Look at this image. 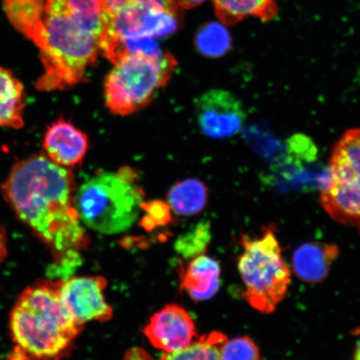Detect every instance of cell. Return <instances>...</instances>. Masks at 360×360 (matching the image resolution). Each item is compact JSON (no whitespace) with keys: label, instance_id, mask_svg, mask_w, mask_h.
Instances as JSON below:
<instances>
[{"label":"cell","instance_id":"1","mask_svg":"<svg viewBox=\"0 0 360 360\" xmlns=\"http://www.w3.org/2000/svg\"><path fill=\"white\" fill-rule=\"evenodd\" d=\"M74 188L73 173L41 154L18 162L1 186L18 217L51 250L60 273L75 266L87 244Z\"/></svg>","mask_w":360,"mask_h":360},{"label":"cell","instance_id":"2","mask_svg":"<svg viewBox=\"0 0 360 360\" xmlns=\"http://www.w3.org/2000/svg\"><path fill=\"white\" fill-rule=\"evenodd\" d=\"M106 0H45L43 34L39 49L43 75L36 82L39 91L75 86L101 52L105 34Z\"/></svg>","mask_w":360,"mask_h":360},{"label":"cell","instance_id":"3","mask_svg":"<svg viewBox=\"0 0 360 360\" xmlns=\"http://www.w3.org/2000/svg\"><path fill=\"white\" fill-rule=\"evenodd\" d=\"M84 326L63 301L58 281H42L22 291L10 317L13 349L7 360H62Z\"/></svg>","mask_w":360,"mask_h":360},{"label":"cell","instance_id":"4","mask_svg":"<svg viewBox=\"0 0 360 360\" xmlns=\"http://www.w3.org/2000/svg\"><path fill=\"white\" fill-rule=\"evenodd\" d=\"M143 193L134 182L133 171L101 173L84 182L75 196L80 221L94 231L116 235L136 222Z\"/></svg>","mask_w":360,"mask_h":360},{"label":"cell","instance_id":"5","mask_svg":"<svg viewBox=\"0 0 360 360\" xmlns=\"http://www.w3.org/2000/svg\"><path fill=\"white\" fill-rule=\"evenodd\" d=\"M243 252L238 269L252 308L261 314L276 311L285 300L291 282V270L283 257L274 224L262 228L260 236L242 235Z\"/></svg>","mask_w":360,"mask_h":360},{"label":"cell","instance_id":"6","mask_svg":"<svg viewBox=\"0 0 360 360\" xmlns=\"http://www.w3.org/2000/svg\"><path fill=\"white\" fill-rule=\"evenodd\" d=\"M114 65L103 85L105 105L112 114L129 115L154 101L172 77L177 62L167 53L159 56L131 53Z\"/></svg>","mask_w":360,"mask_h":360},{"label":"cell","instance_id":"7","mask_svg":"<svg viewBox=\"0 0 360 360\" xmlns=\"http://www.w3.org/2000/svg\"><path fill=\"white\" fill-rule=\"evenodd\" d=\"M321 202L335 221L360 231V127L349 129L333 148Z\"/></svg>","mask_w":360,"mask_h":360},{"label":"cell","instance_id":"8","mask_svg":"<svg viewBox=\"0 0 360 360\" xmlns=\"http://www.w3.org/2000/svg\"><path fill=\"white\" fill-rule=\"evenodd\" d=\"M195 112L202 132L213 139L233 136L240 131L246 120L240 101L219 89L201 94L195 103Z\"/></svg>","mask_w":360,"mask_h":360},{"label":"cell","instance_id":"9","mask_svg":"<svg viewBox=\"0 0 360 360\" xmlns=\"http://www.w3.org/2000/svg\"><path fill=\"white\" fill-rule=\"evenodd\" d=\"M106 285L105 278L101 276L58 281L61 298L79 326L90 321L105 322L112 317L111 306L103 295Z\"/></svg>","mask_w":360,"mask_h":360},{"label":"cell","instance_id":"10","mask_svg":"<svg viewBox=\"0 0 360 360\" xmlns=\"http://www.w3.org/2000/svg\"><path fill=\"white\" fill-rule=\"evenodd\" d=\"M143 334L156 349L166 354L187 348L198 338L191 315L176 304L165 306L153 315Z\"/></svg>","mask_w":360,"mask_h":360},{"label":"cell","instance_id":"11","mask_svg":"<svg viewBox=\"0 0 360 360\" xmlns=\"http://www.w3.org/2000/svg\"><path fill=\"white\" fill-rule=\"evenodd\" d=\"M43 147L53 163L63 167H74L82 162L89 148L87 135L69 121L58 120L44 134Z\"/></svg>","mask_w":360,"mask_h":360},{"label":"cell","instance_id":"12","mask_svg":"<svg viewBox=\"0 0 360 360\" xmlns=\"http://www.w3.org/2000/svg\"><path fill=\"white\" fill-rule=\"evenodd\" d=\"M335 245L309 242L297 248L292 258V268L297 277L306 283H318L326 280L333 263L339 258Z\"/></svg>","mask_w":360,"mask_h":360},{"label":"cell","instance_id":"13","mask_svg":"<svg viewBox=\"0 0 360 360\" xmlns=\"http://www.w3.org/2000/svg\"><path fill=\"white\" fill-rule=\"evenodd\" d=\"M180 288L195 301L208 300L220 287V266L217 261L204 254L193 258L180 274Z\"/></svg>","mask_w":360,"mask_h":360},{"label":"cell","instance_id":"14","mask_svg":"<svg viewBox=\"0 0 360 360\" xmlns=\"http://www.w3.org/2000/svg\"><path fill=\"white\" fill-rule=\"evenodd\" d=\"M25 109L24 85L10 70L0 67V127L22 128Z\"/></svg>","mask_w":360,"mask_h":360},{"label":"cell","instance_id":"15","mask_svg":"<svg viewBox=\"0 0 360 360\" xmlns=\"http://www.w3.org/2000/svg\"><path fill=\"white\" fill-rule=\"evenodd\" d=\"M45 0H3L8 20L27 39L37 44L43 34Z\"/></svg>","mask_w":360,"mask_h":360},{"label":"cell","instance_id":"16","mask_svg":"<svg viewBox=\"0 0 360 360\" xmlns=\"http://www.w3.org/2000/svg\"><path fill=\"white\" fill-rule=\"evenodd\" d=\"M216 15L224 25H233L249 17L265 22L278 15L276 0H213Z\"/></svg>","mask_w":360,"mask_h":360},{"label":"cell","instance_id":"17","mask_svg":"<svg viewBox=\"0 0 360 360\" xmlns=\"http://www.w3.org/2000/svg\"><path fill=\"white\" fill-rule=\"evenodd\" d=\"M208 201V190L204 183L195 179L178 182L168 193L169 206L175 214L195 215L201 212Z\"/></svg>","mask_w":360,"mask_h":360},{"label":"cell","instance_id":"18","mask_svg":"<svg viewBox=\"0 0 360 360\" xmlns=\"http://www.w3.org/2000/svg\"><path fill=\"white\" fill-rule=\"evenodd\" d=\"M227 340L222 333L212 332L195 340L186 349L164 354L160 360H219L220 347Z\"/></svg>","mask_w":360,"mask_h":360},{"label":"cell","instance_id":"19","mask_svg":"<svg viewBox=\"0 0 360 360\" xmlns=\"http://www.w3.org/2000/svg\"><path fill=\"white\" fill-rule=\"evenodd\" d=\"M195 45L202 56L209 58L222 57L231 49V38L228 30L218 22H210L197 33Z\"/></svg>","mask_w":360,"mask_h":360},{"label":"cell","instance_id":"20","mask_svg":"<svg viewBox=\"0 0 360 360\" xmlns=\"http://www.w3.org/2000/svg\"><path fill=\"white\" fill-rule=\"evenodd\" d=\"M211 238L210 225L204 221L198 224L191 231L180 236L175 244L180 255L186 258L196 257L205 253Z\"/></svg>","mask_w":360,"mask_h":360},{"label":"cell","instance_id":"21","mask_svg":"<svg viewBox=\"0 0 360 360\" xmlns=\"http://www.w3.org/2000/svg\"><path fill=\"white\" fill-rule=\"evenodd\" d=\"M219 360H263L257 345L248 336L224 342L219 349Z\"/></svg>","mask_w":360,"mask_h":360},{"label":"cell","instance_id":"22","mask_svg":"<svg viewBox=\"0 0 360 360\" xmlns=\"http://www.w3.org/2000/svg\"><path fill=\"white\" fill-rule=\"evenodd\" d=\"M168 205L162 202H151L150 204H143L142 209L146 210V214L143 218L145 227L154 228L156 225L168 223L170 214Z\"/></svg>","mask_w":360,"mask_h":360},{"label":"cell","instance_id":"23","mask_svg":"<svg viewBox=\"0 0 360 360\" xmlns=\"http://www.w3.org/2000/svg\"><path fill=\"white\" fill-rule=\"evenodd\" d=\"M155 4H162L174 8L179 7L174 0H106L105 11H116L123 8L148 6Z\"/></svg>","mask_w":360,"mask_h":360},{"label":"cell","instance_id":"24","mask_svg":"<svg viewBox=\"0 0 360 360\" xmlns=\"http://www.w3.org/2000/svg\"><path fill=\"white\" fill-rule=\"evenodd\" d=\"M124 360H152L146 351L141 349H133L126 354Z\"/></svg>","mask_w":360,"mask_h":360},{"label":"cell","instance_id":"25","mask_svg":"<svg viewBox=\"0 0 360 360\" xmlns=\"http://www.w3.org/2000/svg\"><path fill=\"white\" fill-rule=\"evenodd\" d=\"M7 255V238L6 231L0 226V262L6 258Z\"/></svg>","mask_w":360,"mask_h":360},{"label":"cell","instance_id":"26","mask_svg":"<svg viewBox=\"0 0 360 360\" xmlns=\"http://www.w3.org/2000/svg\"><path fill=\"white\" fill-rule=\"evenodd\" d=\"M205 0H174L179 7L184 8H192L200 6Z\"/></svg>","mask_w":360,"mask_h":360},{"label":"cell","instance_id":"27","mask_svg":"<svg viewBox=\"0 0 360 360\" xmlns=\"http://www.w3.org/2000/svg\"><path fill=\"white\" fill-rule=\"evenodd\" d=\"M356 337V343H355V350L353 360H360V328H356L353 332Z\"/></svg>","mask_w":360,"mask_h":360}]
</instances>
